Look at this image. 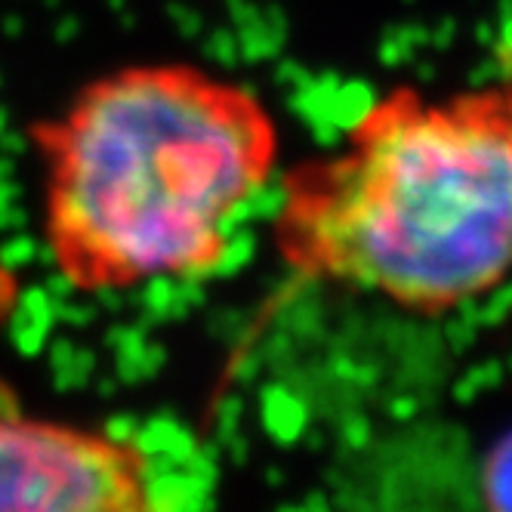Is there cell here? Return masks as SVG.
I'll use <instances>...</instances> for the list:
<instances>
[{
	"instance_id": "2",
	"label": "cell",
	"mask_w": 512,
	"mask_h": 512,
	"mask_svg": "<svg viewBox=\"0 0 512 512\" xmlns=\"http://www.w3.org/2000/svg\"><path fill=\"white\" fill-rule=\"evenodd\" d=\"M275 247L309 281L426 318L491 294L512 275V118L500 87L374 99L334 152L284 176Z\"/></svg>"
},
{
	"instance_id": "3",
	"label": "cell",
	"mask_w": 512,
	"mask_h": 512,
	"mask_svg": "<svg viewBox=\"0 0 512 512\" xmlns=\"http://www.w3.org/2000/svg\"><path fill=\"white\" fill-rule=\"evenodd\" d=\"M152 460L112 432L0 414V512H145Z\"/></svg>"
},
{
	"instance_id": "6",
	"label": "cell",
	"mask_w": 512,
	"mask_h": 512,
	"mask_svg": "<svg viewBox=\"0 0 512 512\" xmlns=\"http://www.w3.org/2000/svg\"><path fill=\"white\" fill-rule=\"evenodd\" d=\"M10 411H19V398L13 392V386L0 377V414H10Z\"/></svg>"
},
{
	"instance_id": "1",
	"label": "cell",
	"mask_w": 512,
	"mask_h": 512,
	"mask_svg": "<svg viewBox=\"0 0 512 512\" xmlns=\"http://www.w3.org/2000/svg\"><path fill=\"white\" fill-rule=\"evenodd\" d=\"M34 145L47 250L81 294L216 272L232 219L278 167L266 102L186 62L90 81Z\"/></svg>"
},
{
	"instance_id": "5",
	"label": "cell",
	"mask_w": 512,
	"mask_h": 512,
	"mask_svg": "<svg viewBox=\"0 0 512 512\" xmlns=\"http://www.w3.org/2000/svg\"><path fill=\"white\" fill-rule=\"evenodd\" d=\"M497 87L506 99L509 118H512V25L506 28V34L497 44Z\"/></svg>"
},
{
	"instance_id": "4",
	"label": "cell",
	"mask_w": 512,
	"mask_h": 512,
	"mask_svg": "<svg viewBox=\"0 0 512 512\" xmlns=\"http://www.w3.org/2000/svg\"><path fill=\"white\" fill-rule=\"evenodd\" d=\"M482 488H485V503L491 509H512V438H506L491 454Z\"/></svg>"
}]
</instances>
